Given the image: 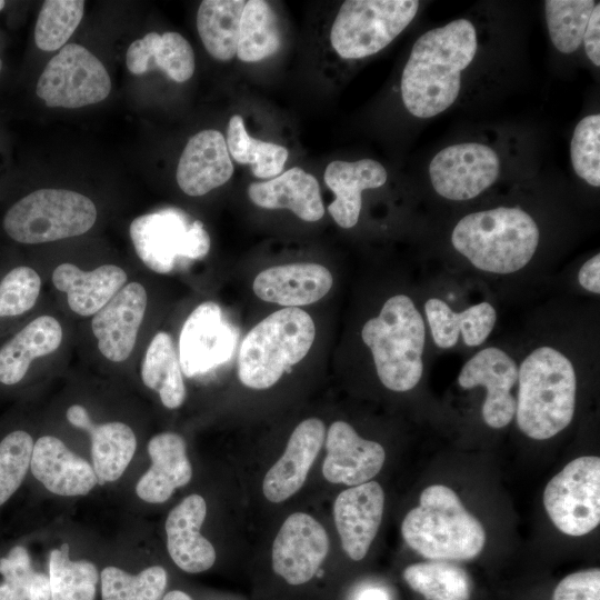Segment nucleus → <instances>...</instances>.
Listing matches in <instances>:
<instances>
[{
	"mask_svg": "<svg viewBox=\"0 0 600 600\" xmlns=\"http://www.w3.org/2000/svg\"><path fill=\"white\" fill-rule=\"evenodd\" d=\"M477 50V31L467 19L453 20L421 34L401 76L406 109L417 118L427 119L452 106L461 90V74Z\"/></svg>",
	"mask_w": 600,
	"mask_h": 600,
	"instance_id": "1",
	"label": "nucleus"
},
{
	"mask_svg": "<svg viewBox=\"0 0 600 600\" xmlns=\"http://www.w3.org/2000/svg\"><path fill=\"white\" fill-rule=\"evenodd\" d=\"M516 420L534 440H547L572 421L577 376L571 360L561 351L542 346L532 350L518 368Z\"/></svg>",
	"mask_w": 600,
	"mask_h": 600,
	"instance_id": "2",
	"label": "nucleus"
},
{
	"mask_svg": "<svg viewBox=\"0 0 600 600\" xmlns=\"http://www.w3.org/2000/svg\"><path fill=\"white\" fill-rule=\"evenodd\" d=\"M406 543L432 561L470 560L481 553L486 531L457 493L447 486L432 484L420 494L401 524Z\"/></svg>",
	"mask_w": 600,
	"mask_h": 600,
	"instance_id": "3",
	"label": "nucleus"
},
{
	"mask_svg": "<svg viewBox=\"0 0 600 600\" xmlns=\"http://www.w3.org/2000/svg\"><path fill=\"white\" fill-rule=\"evenodd\" d=\"M540 231L533 218L518 207L472 212L453 228V248L479 270L508 274L532 259Z\"/></svg>",
	"mask_w": 600,
	"mask_h": 600,
	"instance_id": "4",
	"label": "nucleus"
},
{
	"mask_svg": "<svg viewBox=\"0 0 600 600\" xmlns=\"http://www.w3.org/2000/svg\"><path fill=\"white\" fill-rule=\"evenodd\" d=\"M361 338L386 388L404 392L419 383L426 327L411 298L406 294L389 298L380 313L363 324Z\"/></svg>",
	"mask_w": 600,
	"mask_h": 600,
	"instance_id": "5",
	"label": "nucleus"
},
{
	"mask_svg": "<svg viewBox=\"0 0 600 600\" xmlns=\"http://www.w3.org/2000/svg\"><path fill=\"white\" fill-rule=\"evenodd\" d=\"M316 327L300 308L280 309L256 324L241 342L238 376L248 388L268 389L309 352Z\"/></svg>",
	"mask_w": 600,
	"mask_h": 600,
	"instance_id": "6",
	"label": "nucleus"
},
{
	"mask_svg": "<svg viewBox=\"0 0 600 600\" xmlns=\"http://www.w3.org/2000/svg\"><path fill=\"white\" fill-rule=\"evenodd\" d=\"M96 219V206L88 197L71 190L40 189L7 211L3 229L17 242L36 244L81 236Z\"/></svg>",
	"mask_w": 600,
	"mask_h": 600,
	"instance_id": "7",
	"label": "nucleus"
},
{
	"mask_svg": "<svg viewBox=\"0 0 600 600\" xmlns=\"http://www.w3.org/2000/svg\"><path fill=\"white\" fill-rule=\"evenodd\" d=\"M416 0H348L333 21L330 42L343 59H362L384 49L413 20Z\"/></svg>",
	"mask_w": 600,
	"mask_h": 600,
	"instance_id": "8",
	"label": "nucleus"
},
{
	"mask_svg": "<svg viewBox=\"0 0 600 600\" xmlns=\"http://www.w3.org/2000/svg\"><path fill=\"white\" fill-rule=\"evenodd\" d=\"M129 233L140 260L162 274L204 258L211 244L203 223L190 220L177 208L137 217L130 223Z\"/></svg>",
	"mask_w": 600,
	"mask_h": 600,
	"instance_id": "9",
	"label": "nucleus"
},
{
	"mask_svg": "<svg viewBox=\"0 0 600 600\" xmlns=\"http://www.w3.org/2000/svg\"><path fill=\"white\" fill-rule=\"evenodd\" d=\"M543 506L564 534L580 537L596 529L600 522V458L570 461L546 486Z\"/></svg>",
	"mask_w": 600,
	"mask_h": 600,
	"instance_id": "10",
	"label": "nucleus"
},
{
	"mask_svg": "<svg viewBox=\"0 0 600 600\" xmlns=\"http://www.w3.org/2000/svg\"><path fill=\"white\" fill-rule=\"evenodd\" d=\"M110 90L101 61L87 48L68 43L48 62L36 92L48 107L76 109L104 100Z\"/></svg>",
	"mask_w": 600,
	"mask_h": 600,
	"instance_id": "11",
	"label": "nucleus"
},
{
	"mask_svg": "<svg viewBox=\"0 0 600 600\" xmlns=\"http://www.w3.org/2000/svg\"><path fill=\"white\" fill-rule=\"evenodd\" d=\"M497 152L482 143L467 142L440 150L429 164V176L441 197L466 201L478 197L498 179Z\"/></svg>",
	"mask_w": 600,
	"mask_h": 600,
	"instance_id": "12",
	"label": "nucleus"
},
{
	"mask_svg": "<svg viewBox=\"0 0 600 600\" xmlns=\"http://www.w3.org/2000/svg\"><path fill=\"white\" fill-rule=\"evenodd\" d=\"M239 332L213 301L199 304L184 321L179 337V362L188 377L203 374L226 363L236 349Z\"/></svg>",
	"mask_w": 600,
	"mask_h": 600,
	"instance_id": "13",
	"label": "nucleus"
},
{
	"mask_svg": "<svg viewBox=\"0 0 600 600\" xmlns=\"http://www.w3.org/2000/svg\"><path fill=\"white\" fill-rule=\"evenodd\" d=\"M329 552L324 528L304 512L290 514L272 544V570L287 584L298 587L317 577Z\"/></svg>",
	"mask_w": 600,
	"mask_h": 600,
	"instance_id": "14",
	"label": "nucleus"
},
{
	"mask_svg": "<svg viewBox=\"0 0 600 600\" xmlns=\"http://www.w3.org/2000/svg\"><path fill=\"white\" fill-rule=\"evenodd\" d=\"M517 382L516 361L497 347H488L473 354L458 376V383L463 389L486 388L482 418L493 429L503 428L512 421L516 398L511 390Z\"/></svg>",
	"mask_w": 600,
	"mask_h": 600,
	"instance_id": "15",
	"label": "nucleus"
},
{
	"mask_svg": "<svg viewBox=\"0 0 600 600\" xmlns=\"http://www.w3.org/2000/svg\"><path fill=\"white\" fill-rule=\"evenodd\" d=\"M147 308V291L139 282H130L100 309L91 328L101 354L112 362H122L131 354Z\"/></svg>",
	"mask_w": 600,
	"mask_h": 600,
	"instance_id": "16",
	"label": "nucleus"
},
{
	"mask_svg": "<svg viewBox=\"0 0 600 600\" xmlns=\"http://www.w3.org/2000/svg\"><path fill=\"white\" fill-rule=\"evenodd\" d=\"M384 507V493L376 481L343 490L333 504V517L347 556L363 559L378 532Z\"/></svg>",
	"mask_w": 600,
	"mask_h": 600,
	"instance_id": "17",
	"label": "nucleus"
},
{
	"mask_svg": "<svg viewBox=\"0 0 600 600\" xmlns=\"http://www.w3.org/2000/svg\"><path fill=\"white\" fill-rule=\"evenodd\" d=\"M326 449L327 456L322 464L324 479L350 487L371 481L386 459L380 443L361 438L344 421H336L330 426Z\"/></svg>",
	"mask_w": 600,
	"mask_h": 600,
	"instance_id": "18",
	"label": "nucleus"
},
{
	"mask_svg": "<svg viewBox=\"0 0 600 600\" xmlns=\"http://www.w3.org/2000/svg\"><path fill=\"white\" fill-rule=\"evenodd\" d=\"M233 173L227 142L218 130L192 136L178 162L176 179L188 196L200 197L224 184Z\"/></svg>",
	"mask_w": 600,
	"mask_h": 600,
	"instance_id": "19",
	"label": "nucleus"
},
{
	"mask_svg": "<svg viewBox=\"0 0 600 600\" xmlns=\"http://www.w3.org/2000/svg\"><path fill=\"white\" fill-rule=\"evenodd\" d=\"M326 437L324 423L317 418L300 422L286 450L263 479L264 497L274 503L293 496L304 483Z\"/></svg>",
	"mask_w": 600,
	"mask_h": 600,
	"instance_id": "20",
	"label": "nucleus"
},
{
	"mask_svg": "<svg viewBox=\"0 0 600 600\" xmlns=\"http://www.w3.org/2000/svg\"><path fill=\"white\" fill-rule=\"evenodd\" d=\"M30 468L47 490L63 497L84 496L98 484L93 467L53 436L36 441Z\"/></svg>",
	"mask_w": 600,
	"mask_h": 600,
	"instance_id": "21",
	"label": "nucleus"
},
{
	"mask_svg": "<svg viewBox=\"0 0 600 600\" xmlns=\"http://www.w3.org/2000/svg\"><path fill=\"white\" fill-rule=\"evenodd\" d=\"M207 504L199 494H190L174 507L166 520L167 548L172 561L188 573L209 570L216 561L213 546L201 533Z\"/></svg>",
	"mask_w": 600,
	"mask_h": 600,
	"instance_id": "22",
	"label": "nucleus"
},
{
	"mask_svg": "<svg viewBox=\"0 0 600 600\" xmlns=\"http://www.w3.org/2000/svg\"><path fill=\"white\" fill-rule=\"evenodd\" d=\"M332 283V274L319 263H290L261 271L253 291L263 301L297 308L323 298Z\"/></svg>",
	"mask_w": 600,
	"mask_h": 600,
	"instance_id": "23",
	"label": "nucleus"
},
{
	"mask_svg": "<svg viewBox=\"0 0 600 600\" xmlns=\"http://www.w3.org/2000/svg\"><path fill=\"white\" fill-rule=\"evenodd\" d=\"M387 178L384 167L372 159L330 162L323 179L336 196L328 206V211L336 223L346 229L354 227L362 207V191L382 187Z\"/></svg>",
	"mask_w": 600,
	"mask_h": 600,
	"instance_id": "24",
	"label": "nucleus"
},
{
	"mask_svg": "<svg viewBox=\"0 0 600 600\" xmlns=\"http://www.w3.org/2000/svg\"><path fill=\"white\" fill-rule=\"evenodd\" d=\"M151 467L136 486L138 497L149 503H162L192 477L186 442L178 433L162 432L148 443Z\"/></svg>",
	"mask_w": 600,
	"mask_h": 600,
	"instance_id": "25",
	"label": "nucleus"
},
{
	"mask_svg": "<svg viewBox=\"0 0 600 600\" xmlns=\"http://www.w3.org/2000/svg\"><path fill=\"white\" fill-rule=\"evenodd\" d=\"M127 273L114 264L82 271L72 263H61L52 272L53 286L67 293L70 309L79 316H94L120 291Z\"/></svg>",
	"mask_w": 600,
	"mask_h": 600,
	"instance_id": "26",
	"label": "nucleus"
},
{
	"mask_svg": "<svg viewBox=\"0 0 600 600\" xmlns=\"http://www.w3.org/2000/svg\"><path fill=\"white\" fill-rule=\"evenodd\" d=\"M250 200L264 209H289L303 221L314 222L324 214L317 179L293 167L266 182L248 187Z\"/></svg>",
	"mask_w": 600,
	"mask_h": 600,
	"instance_id": "27",
	"label": "nucleus"
},
{
	"mask_svg": "<svg viewBox=\"0 0 600 600\" xmlns=\"http://www.w3.org/2000/svg\"><path fill=\"white\" fill-rule=\"evenodd\" d=\"M424 311L433 342L441 349L453 347L460 334L467 346H480L497 322V311L487 301L456 312L443 300L431 298L424 303Z\"/></svg>",
	"mask_w": 600,
	"mask_h": 600,
	"instance_id": "28",
	"label": "nucleus"
},
{
	"mask_svg": "<svg viewBox=\"0 0 600 600\" xmlns=\"http://www.w3.org/2000/svg\"><path fill=\"white\" fill-rule=\"evenodd\" d=\"M126 63L136 76L159 68L173 81L184 82L194 72V53L188 40L178 32H149L129 46Z\"/></svg>",
	"mask_w": 600,
	"mask_h": 600,
	"instance_id": "29",
	"label": "nucleus"
},
{
	"mask_svg": "<svg viewBox=\"0 0 600 600\" xmlns=\"http://www.w3.org/2000/svg\"><path fill=\"white\" fill-rule=\"evenodd\" d=\"M62 328L51 316H41L28 323L0 348V382L12 386L21 381L32 360L57 350Z\"/></svg>",
	"mask_w": 600,
	"mask_h": 600,
	"instance_id": "30",
	"label": "nucleus"
},
{
	"mask_svg": "<svg viewBox=\"0 0 600 600\" xmlns=\"http://www.w3.org/2000/svg\"><path fill=\"white\" fill-rule=\"evenodd\" d=\"M141 378L148 388L158 391L166 408L177 409L183 403L186 387L169 333L160 331L152 338L142 360Z\"/></svg>",
	"mask_w": 600,
	"mask_h": 600,
	"instance_id": "31",
	"label": "nucleus"
},
{
	"mask_svg": "<svg viewBox=\"0 0 600 600\" xmlns=\"http://www.w3.org/2000/svg\"><path fill=\"white\" fill-rule=\"evenodd\" d=\"M247 1L204 0L197 13L199 37L209 54L229 61L237 53L239 27Z\"/></svg>",
	"mask_w": 600,
	"mask_h": 600,
	"instance_id": "32",
	"label": "nucleus"
},
{
	"mask_svg": "<svg viewBox=\"0 0 600 600\" xmlns=\"http://www.w3.org/2000/svg\"><path fill=\"white\" fill-rule=\"evenodd\" d=\"M91 457L98 483L118 480L129 466L137 448L132 429L123 422L92 424Z\"/></svg>",
	"mask_w": 600,
	"mask_h": 600,
	"instance_id": "33",
	"label": "nucleus"
},
{
	"mask_svg": "<svg viewBox=\"0 0 600 600\" xmlns=\"http://www.w3.org/2000/svg\"><path fill=\"white\" fill-rule=\"evenodd\" d=\"M280 47L279 23L269 2L247 1L240 19L236 56L243 62H258L274 54Z\"/></svg>",
	"mask_w": 600,
	"mask_h": 600,
	"instance_id": "34",
	"label": "nucleus"
},
{
	"mask_svg": "<svg viewBox=\"0 0 600 600\" xmlns=\"http://www.w3.org/2000/svg\"><path fill=\"white\" fill-rule=\"evenodd\" d=\"M407 584L426 600H470L469 574L450 561H426L408 566L402 573Z\"/></svg>",
	"mask_w": 600,
	"mask_h": 600,
	"instance_id": "35",
	"label": "nucleus"
},
{
	"mask_svg": "<svg viewBox=\"0 0 600 600\" xmlns=\"http://www.w3.org/2000/svg\"><path fill=\"white\" fill-rule=\"evenodd\" d=\"M226 142L233 160L240 164H250L252 174L260 179L279 176L289 154L280 144L251 138L240 114L230 118Z\"/></svg>",
	"mask_w": 600,
	"mask_h": 600,
	"instance_id": "36",
	"label": "nucleus"
},
{
	"mask_svg": "<svg viewBox=\"0 0 600 600\" xmlns=\"http://www.w3.org/2000/svg\"><path fill=\"white\" fill-rule=\"evenodd\" d=\"M48 577L50 600H94L100 579L92 562L70 560L68 543L51 551Z\"/></svg>",
	"mask_w": 600,
	"mask_h": 600,
	"instance_id": "37",
	"label": "nucleus"
},
{
	"mask_svg": "<svg viewBox=\"0 0 600 600\" xmlns=\"http://www.w3.org/2000/svg\"><path fill=\"white\" fill-rule=\"evenodd\" d=\"M168 583V573L161 566H151L138 574L117 567H107L100 573L102 600H161Z\"/></svg>",
	"mask_w": 600,
	"mask_h": 600,
	"instance_id": "38",
	"label": "nucleus"
},
{
	"mask_svg": "<svg viewBox=\"0 0 600 600\" xmlns=\"http://www.w3.org/2000/svg\"><path fill=\"white\" fill-rule=\"evenodd\" d=\"M546 20L553 46L562 53L574 52L596 6L593 0H547Z\"/></svg>",
	"mask_w": 600,
	"mask_h": 600,
	"instance_id": "39",
	"label": "nucleus"
},
{
	"mask_svg": "<svg viewBox=\"0 0 600 600\" xmlns=\"http://www.w3.org/2000/svg\"><path fill=\"white\" fill-rule=\"evenodd\" d=\"M84 10L82 0H47L43 2L34 28V41L43 51L66 46L79 26Z\"/></svg>",
	"mask_w": 600,
	"mask_h": 600,
	"instance_id": "40",
	"label": "nucleus"
},
{
	"mask_svg": "<svg viewBox=\"0 0 600 600\" xmlns=\"http://www.w3.org/2000/svg\"><path fill=\"white\" fill-rule=\"evenodd\" d=\"M31 436L22 430L7 434L0 442V506L6 503L22 483L33 449Z\"/></svg>",
	"mask_w": 600,
	"mask_h": 600,
	"instance_id": "41",
	"label": "nucleus"
},
{
	"mask_svg": "<svg viewBox=\"0 0 600 600\" xmlns=\"http://www.w3.org/2000/svg\"><path fill=\"white\" fill-rule=\"evenodd\" d=\"M574 172L592 187L600 186V114H590L578 122L570 144Z\"/></svg>",
	"mask_w": 600,
	"mask_h": 600,
	"instance_id": "42",
	"label": "nucleus"
},
{
	"mask_svg": "<svg viewBox=\"0 0 600 600\" xmlns=\"http://www.w3.org/2000/svg\"><path fill=\"white\" fill-rule=\"evenodd\" d=\"M41 289L38 272L26 266L10 270L0 282V318L16 317L29 311Z\"/></svg>",
	"mask_w": 600,
	"mask_h": 600,
	"instance_id": "43",
	"label": "nucleus"
},
{
	"mask_svg": "<svg viewBox=\"0 0 600 600\" xmlns=\"http://www.w3.org/2000/svg\"><path fill=\"white\" fill-rule=\"evenodd\" d=\"M0 600H28V589L36 570L30 556L22 546L13 547L7 557L0 558Z\"/></svg>",
	"mask_w": 600,
	"mask_h": 600,
	"instance_id": "44",
	"label": "nucleus"
},
{
	"mask_svg": "<svg viewBox=\"0 0 600 600\" xmlns=\"http://www.w3.org/2000/svg\"><path fill=\"white\" fill-rule=\"evenodd\" d=\"M551 600H600V569L590 568L566 576L553 589Z\"/></svg>",
	"mask_w": 600,
	"mask_h": 600,
	"instance_id": "45",
	"label": "nucleus"
},
{
	"mask_svg": "<svg viewBox=\"0 0 600 600\" xmlns=\"http://www.w3.org/2000/svg\"><path fill=\"white\" fill-rule=\"evenodd\" d=\"M582 42L584 46V51L591 62L599 67L600 66V4L596 3L591 16L588 20Z\"/></svg>",
	"mask_w": 600,
	"mask_h": 600,
	"instance_id": "46",
	"label": "nucleus"
},
{
	"mask_svg": "<svg viewBox=\"0 0 600 600\" xmlns=\"http://www.w3.org/2000/svg\"><path fill=\"white\" fill-rule=\"evenodd\" d=\"M580 286L592 293H600V254L597 253L587 260L578 272Z\"/></svg>",
	"mask_w": 600,
	"mask_h": 600,
	"instance_id": "47",
	"label": "nucleus"
},
{
	"mask_svg": "<svg viewBox=\"0 0 600 600\" xmlns=\"http://www.w3.org/2000/svg\"><path fill=\"white\" fill-rule=\"evenodd\" d=\"M28 600H50V584L48 574L36 571L28 589Z\"/></svg>",
	"mask_w": 600,
	"mask_h": 600,
	"instance_id": "48",
	"label": "nucleus"
},
{
	"mask_svg": "<svg viewBox=\"0 0 600 600\" xmlns=\"http://www.w3.org/2000/svg\"><path fill=\"white\" fill-rule=\"evenodd\" d=\"M68 421L76 428L89 431L93 422L88 411L80 404H73L67 410Z\"/></svg>",
	"mask_w": 600,
	"mask_h": 600,
	"instance_id": "49",
	"label": "nucleus"
},
{
	"mask_svg": "<svg viewBox=\"0 0 600 600\" xmlns=\"http://www.w3.org/2000/svg\"><path fill=\"white\" fill-rule=\"evenodd\" d=\"M353 600H391V598L384 588L367 586L354 596Z\"/></svg>",
	"mask_w": 600,
	"mask_h": 600,
	"instance_id": "50",
	"label": "nucleus"
},
{
	"mask_svg": "<svg viewBox=\"0 0 600 600\" xmlns=\"http://www.w3.org/2000/svg\"><path fill=\"white\" fill-rule=\"evenodd\" d=\"M161 600H193L187 592L181 590H171L167 592Z\"/></svg>",
	"mask_w": 600,
	"mask_h": 600,
	"instance_id": "51",
	"label": "nucleus"
},
{
	"mask_svg": "<svg viewBox=\"0 0 600 600\" xmlns=\"http://www.w3.org/2000/svg\"><path fill=\"white\" fill-rule=\"evenodd\" d=\"M4 4H6V2L0 0V10L3 9Z\"/></svg>",
	"mask_w": 600,
	"mask_h": 600,
	"instance_id": "52",
	"label": "nucleus"
},
{
	"mask_svg": "<svg viewBox=\"0 0 600 600\" xmlns=\"http://www.w3.org/2000/svg\"><path fill=\"white\" fill-rule=\"evenodd\" d=\"M1 69H2V61L0 60V71H1Z\"/></svg>",
	"mask_w": 600,
	"mask_h": 600,
	"instance_id": "53",
	"label": "nucleus"
}]
</instances>
